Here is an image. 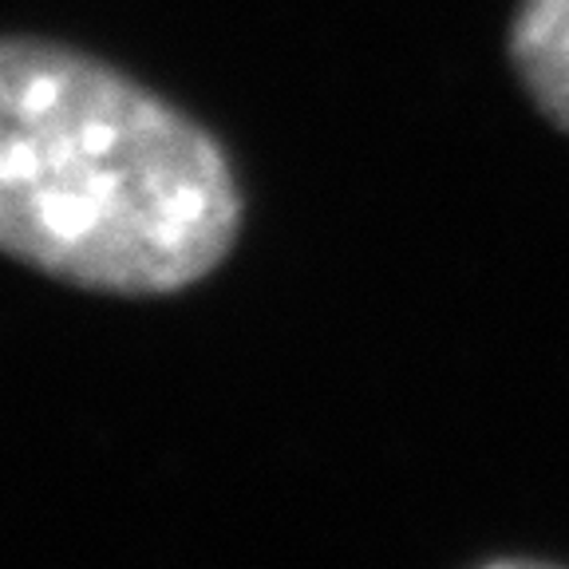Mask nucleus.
<instances>
[{"label": "nucleus", "instance_id": "f03ea898", "mask_svg": "<svg viewBox=\"0 0 569 569\" xmlns=\"http://www.w3.org/2000/svg\"><path fill=\"white\" fill-rule=\"evenodd\" d=\"M507 52L533 111L569 134V0H518Z\"/></svg>", "mask_w": 569, "mask_h": 569}, {"label": "nucleus", "instance_id": "f257e3e1", "mask_svg": "<svg viewBox=\"0 0 569 569\" xmlns=\"http://www.w3.org/2000/svg\"><path fill=\"white\" fill-rule=\"evenodd\" d=\"M241 226V178L198 119L96 56L0 36V258L154 301L218 273Z\"/></svg>", "mask_w": 569, "mask_h": 569}]
</instances>
